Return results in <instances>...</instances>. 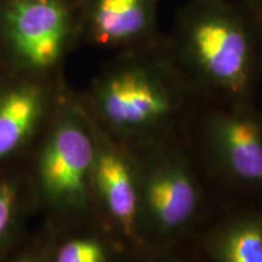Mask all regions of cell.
I'll list each match as a JSON object with an SVG mask.
<instances>
[{
    "label": "cell",
    "mask_w": 262,
    "mask_h": 262,
    "mask_svg": "<svg viewBox=\"0 0 262 262\" xmlns=\"http://www.w3.org/2000/svg\"><path fill=\"white\" fill-rule=\"evenodd\" d=\"M64 78L0 67V170L24 163L54 113Z\"/></svg>",
    "instance_id": "obj_7"
},
{
    "label": "cell",
    "mask_w": 262,
    "mask_h": 262,
    "mask_svg": "<svg viewBox=\"0 0 262 262\" xmlns=\"http://www.w3.org/2000/svg\"><path fill=\"white\" fill-rule=\"evenodd\" d=\"M261 103H262V95H261Z\"/></svg>",
    "instance_id": "obj_17"
},
{
    "label": "cell",
    "mask_w": 262,
    "mask_h": 262,
    "mask_svg": "<svg viewBox=\"0 0 262 262\" xmlns=\"http://www.w3.org/2000/svg\"><path fill=\"white\" fill-rule=\"evenodd\" d=\"M50 229L48 262H129L135 253L97 219Z\"/></svg>",
    "instance_id": "obj_11"
},
{
    "label": "cell",
    "mask_w": 262,
    "mask_h": 262,
    "mask_svg": "<svg viewBox=\"0 0 262 262\" xmlns=\"http://www.w3.org/2000/svg\"><path fill=\"white\" fill-rule=\"evenodd\" d=\"M93 120L66 83L47 127L25 160L38 212L61 229L95 220Z\"/></svg>",
    "instance_id": "obj_4"
},
{
    "label": "cell",
    "mask_w": 262,
    "mask_h": 262,
    "mask_svg": "<svg viewBox=\"0 0 262 262\" xmlns=\"http://www.w3.org/2000/svg\"><path fill=\"white\" fill-rule=\"evenodd\" d=\"M163 45L202 101H260L256 16L242 0H186Z\"/></svg>",
    "instance_id": "obj_2"
},
{
    "label": "cell",
    "mask_w": 262,
    "mask_h": 262,
    "mask_svg": "<svg viewBox=\"0 0 262 262\" xmlns=\"http://www.w3.org/2000/svg\"><path fill=\"white\" fill-rule=\"evenodd\" d=\"M256 18L258 22V37H260V47H261V55H262V16Z\"/></svg>",
    "instance_id": "obj_16"
},
{
    "label": "cell",
    "mask_w": 262,
    "mask_h": 262,
    "mask_svg": "<svg viewBox=\"0 0 262 262\" xmlns=\"http://www.w3.org/2000/svg\"><path fill=\"white\" fill-rule=\"evenodd\" d=\"M0 67H2V62H0Z\"/></svg>",
    "instance_id": "obj_18"
},
{
    "label": "cell",
    "mask_w": 262,
    "mask_h": 262,
    "mask_svg": "<svg viewBox=\"0 0 262 262\" xmlns=\"http://www.w3.org/2000/svg\"><path fill=\"white\" fill-rule=\"evenodd\" d=\"M93 120V193L96 219L126 244L140 250L139 185L131 150Z\"/></svg>",
    "instance_id": "obj_8"
},
{
    "label": "cell",
    "mask_w": 262,
    "mask_h": 262,
    "mask_svg": "<svg viewBox=\"0 0 262 262\" xmlns=\"http://www.w3.org/2000/svg\"><path fill=\"white\" fill-rule=\"evenodd\" d=\"M193 242L208 262H262V203L221 206Z\"/></svg>",
    "instance_id": "obj_10"
},
{
    "label": "cell",
    "mask_w": 262,
    "mask_h": 262,
    "mask_svg": "<svg viewBox=\"0 0 262 262\" xmlns=\"http://www.w3.org/2000/svg\"><path fill=\"white\" fill-rule=\"evenodd\" d=\"M129 262H208L194 242L175 247L139 250L134 253Z\"/></svg>",
    "instance_id": "obj_14"
},
{
    "label": "cell",
    "mask_w": 262,
    "mask_h": 262,
    "mask_svg": "<svg viewBox=\"0 0 262 262\" xmlns=\"http://www.w3.org/2000/svg\"><path fill=\"white\" fill-rule=\"evenodd\" d=\"M160 0H74L79 44L113 54L152 47L163 40Z\"/></svg>",
    "instance_id": "obj_9"
},
{
    "label": "cell",
    "mask_w": 262,
    "mask_h": 262,
    "mask_svg": "<svg viewBox=\"0 0 262 262\" xmlns=\"http://www.w3.org/2000/svg\"><path fill=\"white\" fill-rule=\"evenodd\" d=\"M256 17L262 16V0H242Z\"/></svg>",
    "instance_id": "obj_15"
},
{
    "label": "cell",
    "mask_w": 262,
    "mask_h": 262,
    "mask_svg": "<svg viewBox=\"0 0 262 262\" xmlns=\"http://www.w3.org/2000/svg\"><path fill=\"white\" fill-rule=\"evenodd\" d=\"M79 45L74 0H0L2 67L41 78H62Z\"/></svg>",
    "instance_id": "obj_6"
},
{
    "label": "cell",
    "mask_w": 262,
    "mask_h": 262,
    "mask_svg": "<svg viewBox=\"0 0 262 262\" xmlns=\"http://www.w3.org/2000/svg\"><path fill=\"white\" fill-rule=\"evenodd\" d=\"M129 149L139 185L140 250L194 241L221 204L186 133Z\"/></svg>",
    "instance_id": "obj_3"
},
{
    "label": "cell",
    "mask_w": 262,
    "mask_h": 262,
    "mask_svg": "<svg viewBox=\"0 0 262 262\" xmlns=\"http://www.w3.org/2000/svg\"><path fill=\"white\" fill-rule=\"evenodd\" d=\"M78 94L97 125L127 148L185 134L202 102L163 40L113 54Z\"/></svg>",
    "instance_id": "obj_1"
},
{
    "label": "cell",
    "mask_w": 262,
    "mask_h": 262,
    "mask_svg": "<svg viewBox=\"0 0 262 262\" xmlns=\"http://www.w3.org/2000/svg\"><path fill=\"white\" fill-rule=\"evenodd\" d=\"M51 229L44 226L35 234H27L19 243L11 249L0 262H48V248Z\"/></svg>",
    "instance_id": "obj_13"
},
{
    "label": "cell",
    "mask_w": 262,
    "mask_h": 262,
    "mask_svg": "<svg viewBox=\"0 0 262 262\" xmlns=\"http://www.w3.org/2000/svg\"><path fill=\"white\" fill-rule=\"evenodd\" d=\"M186 135L221 206L262 203V103L202 101Z\"/></svg>",
    "instance_id": "obj_5"
},
{
    "label": "cell",
    "mask_w": 262,
    "mask_h": 262,
    "mask_svg": "<svg viewBox=\"0 0 262 262\" xmlns=\"http://www.w3.org/2000/svg\"><path fill=\"white\" fill-rule=\"evenodd\" d=\"M38 212L24 166L0 170V257L27 235L29 219Z\"/></svg>",
    "instance_id": "obj_12"
}]
</instances>
